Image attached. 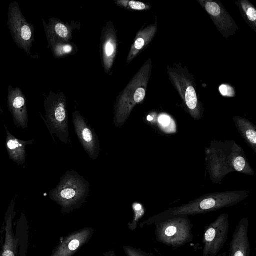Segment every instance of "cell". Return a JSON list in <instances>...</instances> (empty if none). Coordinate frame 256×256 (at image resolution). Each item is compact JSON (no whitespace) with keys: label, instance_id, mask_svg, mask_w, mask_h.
<instances>
[{"label":"cell","instance_id":"ffe728a7","mask_svg":"<svg viewBox=\"0 0 256 256\" xmlns=\"http://www.w3.org/2000/svg\"><path fill=\"white\" fill-rule=\"evenodd\" d=\"M233 120L238 132L246 142L256 152V128L245 118L236 116Z\"/></svg>","mask_w":256,"mask_h":256},{"label":"cell","instance_id":"8992f818","mask_svg":"<svg viewBox=\"0 0 256 256\" xmlns=\"http://www.w3.org/2000/svg\"><path fill=\"white\" fill-rule=\"evenodd\" d=\"M46 123L52 134H55L62 142L70 140L66 100L62 92H50L44 102Z\"/></svg>","mask_w":256,"mask_h":256},{"label":"cell","instance_id":"484cf974","mask_svg":"<svg viewBox=\"0 0 256 256\" xmlns=\"http://www.w3.org/2000/svg\"><path fill=\"white\" fill-rule=\"evenodd\" d=\"M219 90L221 94L224 96L232 98L234 97L236 95L234 88L229 84H222L219 88Z\"/></svg>","mask_w":256,"mask_h":256},{"label":"cell","instance_id":"d6986e66","mask_svg":"<svg viewBox=\"0 0 256 256\" xmlns=\"http://www.w3.org/2000/svg\"><path fill=\"white\" fill-rule=\"evenodd\" d=\"M42 21L47 39L70 42L72 37L73 28L69 24H66L54 18H50L48 23L43 19Z\"/></svg>","mask_w":256,"mask_h":256},{"label":"cell","instance_id":"30bf717a","mask_svg":"<svg viewBox=\"0 0 256 256\" xmlns=\"http://www.w3.org/2000/svg\"><path fill=\"white\" fill-rule=\"evenodd\" d=\"M205 10L222 36L226 39L232 36L238 27L222 4L218 0H197Z\"/></svg>","mask_w":256,"mask_h":256},{"label":"cell","instance_id":"5bb4252c","mask_svg":"<svg viewBox=\"0 0 256 256\" xmlns=\"http://www.w3.org/2000/svg\"><path fill=\"white\" fill-rule=\"evenodd\" d=\"M94 230L86 227L67 235L54 250L50 256H73L91 239Z\"/></svg>","mask_w":256,"mask_h":256},{"label":"cell","instance_id":"603a6c76","mask_svg":"<svg viewBox=\"0 0 256 256\" xmlns=\"http://www.w3.org/2000/svg\"><path fill=\"white\" fill-rule=\"evenodd\" d=\"M114 2L117 6L128 10H148L152 8L150 4L135 0H116Z\"/></svg>","mask_w":256,"mask_h":256},{"label":"cell","instance_id":"277c9868","mask_svg":"<svg viewBox=\"0 0 256 256\" xmlns=\"http://www.w3.org/2000/svg\"><path fill=\"white\" fill-rule=\"evenodd\" d=\"M167 70L169 80L178 93L184 108L194 120L201 119L204 108L197 93L194 76L181 64L168 65Z\"/></svg>","mask_w":256,"mask_h":256},{"label":"cell","instance_id":"7402d4cb","mask_svg":"<svg viewBox=\"0 0 256 256\" xmlns=\"http://www.w3.org/2000/svg\"><path fill=\"white\" fill-rule=\"evenodd\" d=\"M236 4L246 24L256 32V10L254 5L248 0H238Z\"/></svg>","mask_w":256,"mask_h":256},{"label":"cell","instance_id":"6da1fadb","mask_svg":"<svg viewBox=\"0 0 256 256\" xmlns=\"http://www.w3.org/2000/svg\"><path fill=\"white\" fill-rule=\"evenodd\" d=\"M249 194V192L246 190L208 194L187 204L170 208L150 217L140 223L139 226H149L178 216H188L215 212L236 205L247 198Z\"/></svg>","mask_w":256,"mask_h":256},{"label":"cell","instance_id":"7a4b0ae2","mask_svg":"<svg viewBox=\"0 0 256 256\" xmlns=\"http://www.w3.org/2000/svg\"><path fill=\"white\" fill-rule=\"evenodd\" d=\"M152 68V60L150 58L117 96L114 117V123L116 127L122 126L135 106L144 100Z\"/></svg>","mask_w":256,"mask_h":256},{"label":"cell","instance_id":"e0dca14e","mask_svg":"<svg viewBox=\"0 0 256 256\" xmlns=\"http://www.w3.org/2000/svg\"><path fill=\"white\" fill-rule=\"evenodd\" d=\"M158 31V20L146 26H144L137 32L130 46L126 63L128 64L150 44Z\"/></svg>","mask_w":256,"mask_h":256},{"label":"cell","instance_id":"2e32d148","mask_svg":"<svg viewBox=\"0 0 256 256\" xmlns=\"http://www.w3.org/2000/svg\"><path fill=\"white\" fill-rule=\"evenodd\" d=\"M248 220L244 218L238 222L230 244V256H250Z\"/></svg>","mask_w":256,"mask_h":256},{"label":"cell","instance_id":"44dd1931","mask_svg":"<svg viewBox=\"0 0 256 256\" xmlns=\"http://www.w3.org/2000/svg\"><path fill=\"white\" fill-rule=\"evenodd\" d=\"M47 40L54 56L56 58L73 55L78 52L77 46L70 42H64L51 39H47Z\"/></svg>","mask_w":256,"mask_h":256},{"label":"cell","instance_id":"ba28073f","mask_svg":"<svg viewBox=\"0 0 256 256\" xmlns=\"http://www.w3.org/2000/svg\"><path fill=\"white\" fill-rule=\"evenodd\" d=\"M8 25L15 44L29 56L34 40V26L26 20L16 0L8 6Z\"/></svg>","mask_w":256,"mask_h":256},{"label":"cell","instance_id":"9c48e42d","mask_svg":"<svg viewBox=\"0 0 256 256\" xmlns=\"http://www.w3.org/2000/svg\"><path fill=\"white\" fill-rule=\"evenodd\" d=\"M230 228L229 215L222 214L206 228L203 237L202 256H216L226 242Z\"/></svg>","mask_w":256,"mask_h":256},{"label":"cell","instance_id":"ac0fdd59","mask_svg":"<svg viewBox=\"0 0 256 256\" xmlns=\"http://www.w3.org/2000/svg\"><path fill=\"white\" fill-rule=\"evenodd\" d=\"M6 130V146L8 156L18 166L23 165L26 160V146L32 144L34 139L22 140L15 137L4 124Z\"/></svg>","mask_w":256,"mask_h":256},{"label":"cell","instance_id":"9a60e30c","mask_svg":"<svg viewBox=\"0 0 256 256\" xmlns=\"http://www.w3.org/2000/svg\"><path fill=\"white\" fill-rule=\"evenodd\" d=\"M8 108L14 124L18 128H28V111L26 96L18 87L10 85L8 88Z\"/></svg>","mask_w":256,"mask_h":256},{"label":"cell","instance_id":"7c38bea8","mask_svg":"<svg viewBox=\"0 0 256 256\" xmlns=\"http://www.w3.org/2000/svg\"><path fill=\"white\" fill-rule=\"evenodd\" d=\"M17 196L16 194L12 198L6 213L4 222L2 229L4 234V240L0 239V256H18V248L20 245V239L14 235L13 228V220L16 214L14 207Z\"/></svg>","mask_w":256,"mask_h":256},{"label":"cell","instance_id":"cb8c5ba5","mask_svg":"<svg viewBox=\"0 0 256 256\" xmlns=\"http://www.w3.org/2000/svg\"><path fill=\"white\" fill-rule=\"evenodd\" d=\"M133 210L134 212V219L131 222L128 224V228L131 231H134L138 228V222L144 214V208L139 204H134Z\"/></svg>","mask_w":256,"mask_h":256},{"label":"cell","instance_id":"4fadbf2b","mask_svg":"<svg viewBox=\"0 0 256 256\" xmlns=\"http://www.w3.org/2000/svg\"><path fill=\"white\" fill-rule=\"evenodd\" d=\"M73 124L75 132L89 156L96 160L100 152V142L94 131L88 124L80 112H72Z\"/></svg>","mask_w":256,"mask_h":256},{"label":"cell","instance_id":"52a82bcc","mask_svg":"<svg viewBox=\"0 0 256 256\" xmlns=\"http://www.w3.org/2000/svg\"><path fill=\"white\" fill-rule=\"evenodd\" d=\"M156 240L176 248L193 240L192 224L188 216L172 218L154 224Z\"/></svg>","mask_w":256,"mask_h":256},{"label":"cell","instance_id":"8fae6325","mask_svg":"<svg viewBox=\"0 0 256 256\" xmlns=\"http://www.w3.org/2000/svg\"><path fill=\"white\" fill-rule=\"evenodd\" d=\"M118 40L117 32L112 21H108L103 27L100 38V54L102 67L106 73L112 74L118 52Z\"/></svg>","mask_w":256,"mask_h":256},{"label":"cell","instance_id":"d4e9b609","mask_svg":"<svg viewBox=\"0 0 256 256\" xmlns=\"http://www.w3.org/2000/svg\"><path fill=\"white\" fill-rule=\"evenodd\" d=\"M123 249L126 256H154L152 254L140 248H137L130 246H124Z\"/></svg>","mask_w":256,"mask_h":256},{"label":"cell","instance_id":"5b68a950","mask_svg":"<svg viewBox=\"0 0 256 256\" xmlns=\"http://www.w3.org/2000/svg\"><path fill=\"white\" fill-rule=\"evenodd\" d=\"M242 149L233 140L211 142L206 149V161L212 182L220 183L226 174L234 172V160Z\"/></svg>","mask_w":256,"mask_h":256},{"label":"cell","instance_id":"4316f807","mask_svg":"<svg viewBox=\"0 0 256 256\" xmlns=\"http://www.w3.org/2000/svg\"><path fill=\"white\" fill-rule=\"evenodd\" d=\"M102 256H116L114 250H108L102 254Z\"/></svg>","mask_w":256,"mask_h":256},{"label":"cell","instance_id":"3957f363","mask_svg":"<svg viewBox=\"0 0 256 256\" xmlns=\"http://www.w3.org/2000/svg\"><path fill=\"white\" fill-rule=\"evenodd\" d=\"M90 184L74 170L68 171L60 178L58 184L50 192V198L61 207L63 214L80 208L86 202Z\"/></svg>","mask_w":256,"mask_h":256}]
</instances>
